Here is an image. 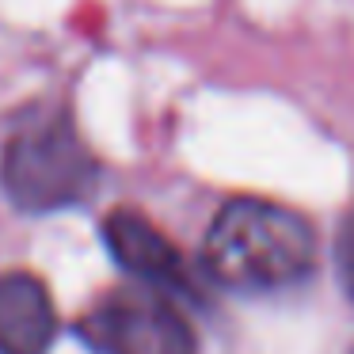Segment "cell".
<instances>
[{"label":"cell","mask_w":354,"mask_h":354,"mask_svg":"<svg viewBox=\"0 0 354 354\" xmlns=\"http://www.w3.org/2000/svg\"><path fill=\"white\" fill-rule=\"evenodd\" d=\"M103 236H107V248L118 259V267H126L133 278L149 282V290L168 286V290L194 293V278L187 270L179 248L138 209H111L107 221H103Z\"/></svg>","instance_id":"obj_4"},{"label":"cell","mask_w":354,"mask_h":354,"mask_svg":"<svg viewBox=\"0 0 354 354\" xmlns=\"http://www.w3.org/2000/svg\"><path fill=\"white\" fill-rule=\"evenodd\" d=\"M206 267L225 290L274 293L316 263V232L301 214L263 198H232L206 232Z\"/></svg>","instance_id":"obj_1"},{"label":"cell","mask_w":354,"mask_h":354,"mask_svg":"<svg viewBox=\"0 0 354 354\" xmlns=\"http://www.w3.org/2000/svg\"><path fill=\"white\" fill-rule=\"evenodd\" d=\"M57 316L46 286L27 270L0 274V354H46Z\"/></svg>","instance_id":"obj_5"},{"label":"cell","mask_w":354,"mask_h":354,"mask_svg":"<svg viewBox=\"0 0 354 354\" xmlns=\"http://www.w3.org/2000/svg\"><path fill=\"white\" fill-rule=\"evenodd\" d=\"M335 259H339V274H343V286L351 290V297H354V209L346 214L343 229H339Z\"/></svg>","instance_id":"obj_6"},{"label":"cell","mask_w":354,"mask_h":354,"mask_svg":"<svg viewBox=\"0 0 354 354\" xmlns=\"http://www.w3.org/2000/svg\"><path fill=\"white\" fill-rule=\"evenodd\" d=\"M80 335L100 354H198L191 324L149 286H122L80 320Z\"/></svg>","instance_id":"obj_3"},{"label":"cell","mask_w":354,"mask_h":354,"mask_svg":"<svg viewBox=\"0 0 354 354\" xmlns=\"http://www.w3.org/2000/svg\"><path fill=\"white\" fill-rule=\"evenodd\" d=\"M0 183L19 209L77 206L100 183V164L65 115L19 130L0 156Z\"/></svg>","instance_id":"obj_2"}]
</instances>
